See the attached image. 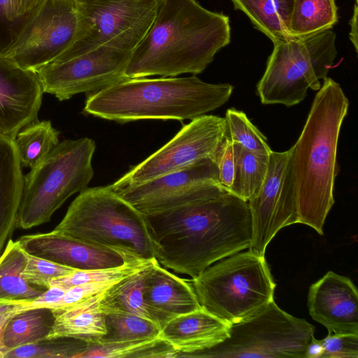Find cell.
Segmentation results:
<instances>
[{"label":"cell","mask_w":358,"mask_h":358,"mask_svg":"<svg viewBox=\"0 0 358 358\" xmlns=\"http://www.w3.org/2000/svg\"><path fill=\"white\" fill-rule=\"evenodd\" d=\"M144 217L159 264L192 278L251 245L248 201L224 187L196 202Z\"/></svg>","instance_id":"6da1fadb"},{"label":"cell","mask_w":358,"mask_h":358,"mask_svg":"<svg viewBox=\"0 0 358 358\" xmlns=\"http://www.w3.org/2000/svg\"><path fill=\"white\" fill-rule=\"evenodd\" d=\"M229 18L196 0H160L155 17L132 52L128 78L196 75L230 43Z\"/></svg>","instance_id":"7a4b0ae2"},{"label":"cell","mask_w":358,"mask_h":358,"mask_svg":"<svg viewBox=\"0 0 358 358\" xmlns=\"http://www.w3.org/2000/svg\"><path fill=\"white\" fill-rule=\"evenodd\" d=\"M317 91L303 129L290 148L298 223L322 235L334 204L337 145L349 101L331 78L324 79Z\"/></svg>","instance_id":"3957f363"},{"label":"cell","mask_w":358,"mask_h":358,"mask_svg":"<svg viewBox=\"0 0 358 358\" xmlns=\"http://www.w3.org/2000/svg\"><path fill=\"white\" fill-rule=\"evenodd\" d=\"M234 87L189 77L127 78L94 92L83 112L126 123L141 120H192L224 105Z\"/></svg>","instance_id":"277c9868"},{"label":"cell","mask_w":358,"mask_h":358,"mask_svg":"<svg viewBox=\"0 0 358 358\" xmlns=\"http://www.w3.org/2000/svg\"><path fill=\"white\" fill-rule=\"evenodd\" d=\"M53 231L141 259H156L144 215L109 186L80 192Z\"/></svg>","instance_id":"5b68a950"},{"label":"cell","mask_w":358,"mask_h":358,"mask_svg":"<svg viewBox=\"0 0 358 358\" xmlns=\"http://www.w3.org/2000/svg\"><path fill=\"white\" fill-rule=\"evenodd\" d=\"M189 281L201 307L231 325L274 301L276 285L264 255L250 249L217 261Z\"/></svg>","instance_id":"8992f818"},{"label":"cell","mask_w":358,"mask_h":358,"mask_svg":"<svg viewBox=\"0 0 358 358\" xmlns=\"http://www.w3.org/2000/svg\"><path fill=\"white\" fill-rule=\"evenodd\" d=\"M94 141L87 137L62 141L24 176L17 228L49 222L73 194L87 188L93 178Z\"/></svg>","instance_id":"52a82bcc"},{"label":"cell","mask_w":358,"mask_h":358,"mask_svg":"<svg viewBox=\"0 0 358 358\" xmlns=\"http://www.w3.org/2000/svg\"><path fill=\"white\" fill-rule=\"evenodd\" d=\"M336 37L329 29L273 43L257 85L261 102L290 107L301 102L308 89L319 90L337 55Z\"/></svg>","instance_id":"ba28073f"},{"label":"cell","mask_w":358,"mask_h":358,"mask_svg":"<svg viewBox=\"0 0 358 358\" xmlns=\"http://www.w3.org/2000/svg\"><path fill=\"white\" fill-rule=\"evenodd\" d=\"M314 332V326L273 301L251 317L231 324L224 342L189 357L303 358Z\"/></svg>","instance_id":"9c48e42d"},{"label":"cell","mask_w":358,"mask_h":358,"mask_svg":"<svg viewBox=\"0 0 358 358\" xmlns=\"http://www.w3.org/2000/svg\"><path fill=\"white\" fill-rule=\"evenodd\" d=\"M160 0L78 2L79 22L73 43L54 60L73 57L106 45L132 52L149 30Z\"/></svg>","instance_id":"30bf717a"},{"label":"cell","mask_w":358,"mask_h":358,"mask_svg":"<svg viewBox=\"0 0 358 358\" xmlns=\"http://www.w3.org/2000/svg\"><path fill=\"white\" fill-rule=\"evenodd\" d=\"M226 130L224 117L206 114L195 117L164 146L110 185L120 187L141 184L215 157Z\"/></svg>","instance_id":"8fae6325"},{"label":"cell","mask_w":358,"mask_h":358,"mask_svg":"<svg viewBox=\"0 0 358 358\" xmlns=\"http://www.w3.org/2000/svg\"><path fill=\"white\" fill-rule=\"evenodd\" d=\"M110 188L143 215L203 199L223 187L215 157L134 185Z\"/></svg>","instance_id":"7c38bea8"},{"label":"cell","mask_w":358,"mask_h":358,"mask_svg":"<svg viewBox=\"0 0 358 358\" xmlns=\"http://www.w3.org/2000/svg\"><path fill=\"white\" fill-rule=\"evenodd\" d=\"M131 53L103 45L73 57L53 60L36 72L43 92L62 101L127 79L125 71Z\"/></svg>","instance_id":"4fadbf2b"},{"label":"cell","mask_w":358,"mask_h":358,"mask_svg":"<svg viewBox=\"0 0 358 358\" xmlns=\"http://www.w3.org/2000/svg\"><path fill=\"white\" fill-rule=\"evenodd\" d=\"M248 203L252 219L249 249L264 255L268 243L282 228L299 222L291 148L270 153L265 179Z\"/></svg>","instance_id":"5bb4252c"},{"label":"cell","mask_w":358,"mask_h":358,"mask_svg":"<svg viewBox=\"0 0 358 358\" xmlns=\"http://www.w3.org/2000/svg\"><path fill=\"white\" fill-rule=\"evenodd\" d=\"M78 22L76 0H44L6 57L36 71L73 43Z\"/></svg>","instance_id":"9a60e30c"},{"label":"cell","mask_w":358,"mask_h":358,"mask_svg":"<svg viewBox=\"0 0 358 358\" xmlns=\"http://www.w3.org/2000/svg\"><path fill=\"white\" fill-rule=\"evenodd\" d=\"M43 93L36 71L0 57V135L14 140L22 129L37 120Z\"/></svg>","instance_id":"2e32d148"},{"label":"cell","mask_w":358,"mask_h":358,"mask_svg":"<svg viewBox=\"0 0 358 358\" xmlns=\"http://www.w3.org/2000/svg\"><path fill=\"white\" fill-rule=\"evenodd\" d=\"M18 241L29 254L80 270L117 267L138 259L127 252L88 243L55 231L24 235Z\"/></svg>","instance_id":"e0dca14e"},{"label":"cell","mask_w":358,"mask_h":358,"mask_svg":"<svg viewBox=\"0 0 358 358\" xmlns=\"http://www.w3.org/2000/svg\"><path fill=\"white\" fill-rule=\"evenodd\" d=\"M307 306L329 334H358V292L348 277L328 271L310 287Z\"/></svg>","instance_id":"ac0fdd59"},{"label":"cell","mask_w":358,"mask_h":358,"mask_svg":"<svg viewBox=\"0 0 358 358\" xmlns=\"http://www.w3.org/2000/svg\"><path fill=\"white\" fill-rule=\"evenodd\" d=\"M143 299L151 320L162 328L172 319L201 308L194 289L155 259L144 280Z\"/></svg>","instance_id":"d6986e66"},{"label":"cell","mask_w":358,"mask_h":358,"mask_svg":"<svg viewBox=\"0 0 358 358\" xmlns=\"http://www.w3.org/2000/svg\"><path fill=\"white\" fill-rule=\"evenodd\" d=\"M231 326L201 307L168 322L159 337L179 352L178 357H189L224 342L229 337Z\"/></svg>","instance_id":"ffe728a7"},{"label":"cell","mask_w":358,"mask_h":358,"mask_svg":"<svg viewBox=\"0 0 358 358\" xmlns=\"http://www.w3.org/2000/svg\"><path fill=\"white\" fill-rule=\"evenodd\" d=\"M14 141L0 135V255L17 228L24 176Z\"/></svg>","instance_id":"44dd1931"},{"label":"cell","mask_w":358,"mask_h":358,"mask_svg":"<svg viewBox=\"0 0 358 358\" xmlns=\"http://www.w3.org/2000/svg\"><path fill=\"white\" fill-rule=\"evenodd\" d=\"M103 292L76 304L51 309L55 322L46 338H74L96 343L106 334V314L99 303Z\"/></svg>","instance_id":"7402d4cb"},{"label":"cell","mask_w":358,"mask_h":358,"mask_svg":"<svg viewBox=\"0 0 358 358\" xmlns=\"http://www.w3.org/2000/svg\"><path fill=\"white\" fill-rule=\"evenodd\" d=\"M26 263V252L18 240L10 239L0 255V303L27 306L43 293L22 278Z\"/></svg>","instance_id":"603a6c76"},{"label":"cell","mask_w":358,"mask_h":358,"mask_svg":"<svg viewBox=\"0 0 358 358\" xmlns=\"http://www.w3.org/2000/svg\"><path fill=\"white\" fill-rule=\"evenodd\" d=\"M256 29L273 43L292 38L289 23L294 0H231Z\"/></svg>","instance_id":"cb8c5ba5"},{"label":"cell","mask_w":358,"mask_h":358,"mask_svg":"<svg viewBox=\"0 0 358 358\" xmlns=\"http://www.w3.org/2000/svg\"><path fill=\"white\" fill-rule=\"evenodd\" d=\"M54 322V313L48 308L28 309L14 315L8 322L3 334L6 355L18 347L45 339Z\"/></svg>","instance_id":"d4e9b609"},{"label":"cell","mask_w":358,"mask_h":358,"mask_svg":"<svg viewBox=\"0 0 358 358\" xmlns=\"http://www.w3.org/2000/svg\"><path fill=\"white\" fill-rule=\"evenodd\" d=\"M152 262L122 278L103 292L99 303L105 314L130 313L151 320L143 299V287L145 275Z\"/></svg>","instance_id":"484cf974"},{"label":"cell","mask_w":358,"mask_h":358,"mask_svg":"<svg viewBox=\"0 0 358 358\" xmlns=\"http://www.w3.org/2000/svg\"><path fill=\"white\" fill-rule=\"evenodd\" d=\"M59 135L50 120H37L22 129L13 140L21 166L38 165L59 144Z\"/></svg>","instance_id":"4316f807"},{"label":"cell","mask_w":358,"mask_h":358,"mask_svg":"<svg viewBox=\"0 0 358 358\" xmlns=\"http://www.w3.org/2000/svg\"><path fill=\"white\" fill-rule=\"evenodd\" d=\"M337 20L335 0H294L289 34L292 38L322 31L331 29Z\"/></svg>","instance_id":"83f0119b"},{"label":"cell","mask_w":358,"mask_h":358,"mask_svg":"<svg viewBox=\"0 0 358 358\" xmlns=\"http://www.w3.org/2000/svg\"><path fill=\"white\" fill-rule=\"evenodd\" d=\"M179 352L159 337L115 343L88 342L87 348L78 358L88 357H178Z\"/></svg>","instance_id":"f1b7e54d"},{"label":"cell","mask_w":358,"mask_h":358,"mask_svg":"<svg viewBox=\"0 0 358 358\" xmlns=\"http://www.w3.org/2000/svg\"><path fill=\"white\" fill-rule=\"evenodd\" d=\"M234 178L231 192L248 201L263 183L268 166L269 155H257L233 142Z\"/></svg>","instance_id":"f546056e"},{"label":"cell","mask_w":358,"mask_h":358,"mask_svg":"<svg viewBox=\"0 0 358 358\" xmlns=\"http://www.w3.org/2000/svg\"><path fill=\"white\" fill-rule=\"evenodd\" d=\"M105 320L106 334L94 343L154 338L159 337L161 331V328L152 320L130 313H107Z\"/></svg>","instance_id":"4dcf8cb0"},{"label":"cell","mask_w":358,"mask_h":358,"mask_svg":"<svg viewBox=\"0 0 358 358\" xmlns=\"http://www.w3.org/2000/svg\"><path fill=\"white\" fill-rule=\"evenodd\" d=\"M88 342L74 338H45L8 351L5 358H78Z\"/></svg>","instance_id":"1f68e13d"},{"label":"cell","mask_w":358,"mask_h":358,"mask_svg":"<svg viewBox=\"0 0 358 358\" xmlns=\"http://www.w3.org/2000/svg\"><path fill=\"white\" fill-rule=\"evenodd\" d=\"M224 118L227 131L234 143L257 155H270L272 150L266 137L250 122L245 113L233 108H229Z\"/></svg>","instance_id":"d6a6232c"},{"label":"cell","mask_w":358,"mask_h":358,"mask_svg":"<svg viewBox=\"0 0 358 358\" xmlns=\"http://www.w3.org/2000/svg\"><path fill=\"white\" fill-rule=\"evenodd\" d=\"M154 259L143 260L136 259L126 262L122 266L92 270L77 269L71 273L53 278L50 281V287L54 285L68 289L72 286L89 282L117 281L144 268L150 265Z\"/></svg>","instance_id":"836d02e7"},{"label":"cell","mask_w":358,"mask_h":358,"mask_svg":"<svg viewBox=\"0 0 358 358\" xmlns=\"http://www.w3.org/2000/svg\"><path fill=\"white\" fill-rule=\"evenodd\" d=\"M27 22L18 15L15 0H0V57H6Z\"/></svg>","instance_id":"e575fe53"},{"label":"cell","mask_w":358,"mask_h":358,"mask_svg":"<svg viewBox=\"0 0 358 358\" xmlns=\"http://www.w3.org/2000/svg\"><path fill=\"white\" fill-rule=\"evenodd\" d=\"M26 255L27 263L22 275V278L33 286H38L47 289L50 287V281L53 278L77 270L27 252Z\"/></svg>","instance_id":"d590c367"},{"label":"cell","mask_w":358,"mask_h":358,"mask_svg":"<svg viewBox=\"0 0 358 358\" xmlns=\"http://www.w3.org/2000/svg\"><path fill=\"white\" fill-rule=\"evenodd\" d=\"M324 348L322 358H358V334H334L320 340Z\"/></svg>","instance_id":"8d00e7d4"},{"label":"cell","mask_w":358,"mask_h":358,"mask_svg":"<svg viewBox=\"0 0 358 358\" xmlns=\"http://www.w3.org/2000/svg\"><path fill=\"white\" fill-rule=\"evenodd\" d=\"M117 281L89 282L72 286L66 290L63 298L50 309L62 308L80 303L106 290Z\"/></svg>","instance_id":"74e56055"},{"label":"cell","mask_w":358,"mask_h":358,"mask_svg":"<svg viewBox=\"0 0 358 358\" xmlns=\"http://www.w3.org/2000/svg\"><path fill=\"white\" fill-rule=\"evenodd\" d=\"M217 166L220 184L229 191L234 178V159L233 141L227 130L215 155Z\"/></svg>","instance_id":"f35d334b"},{"label":"cell","mask_w":358,"mask_h":358,"mask_svg":"<svg viewBox=\"0 0 358 358\" xmlns=\"http://www.w3.org/2000/svg\"><path fill=\"white\" fill-rule=\"evenodd\" d=\"M67 289L59 286L51 285L46 291L30 301L27 306H23L22 310L36 308H51L52 306L59 302L64 296Z\"/></svg>","instance_id":"ab89813d"},{"label":"cell","mask_w":358,"mask_h":358,"mask_svg":"<svg viewBox=\"0 0 358 358\" xmlns=\"http://www.w3.org/2000/svg\"><path fill=\"white\" fill-rule=\"evenodd\" d=\"M23 304L14 305L0 313V358H4L6 351L3 344V334L8 322L16 314L22 312Z\"/></svg>","instance_id":"60d3db41"},{"label":"cell","mask_w":358,"mask_h":358,"mask_svg":"<svg viewBox=\"0 0 358 358\" xmlns=\"http://www.w3.org/2000/svg\"><path fill=\"white\" fill-rule=\"evenodd\" d=\"M324 353V348L320 341L315 337L307 345L303 358H322Z\"/></svg>","instance_id":"b9f144b4"},{"label":"cell","mask_w":358,"mask_h":358,"mask_svg":"<svg viewBox=\"0 0 358 358\" xmlns=\"http://www.w3.org/2000/svg\"><path fill=\"white\" fill-rule=\"evenodd\" d=\"M357 13H358V9H357V3L354 6V12L352 17L350 20V24L351 26L350 32V39L351 42L352 43L356 52H357L358 50V43H357Z\"/></svg>","instance_id":"7bdbcfd3"},{"label":"cell","mask_w":358,"mask_h":358,"mask_svg":"<svg viewBox=\"0 0 358 358\" xmlns=\"http://www.w3.org/2000/svg\"><path fill=\"white\" fill-rule=\"evenodd\" d=\"M16 305H20V304H16ZM14 305H12V304H6V303H0V313L10 308L11 306H13Z\"/></svg>","instance_id":"ee69618b"},{"label":"cell","mask_w":358,"mask_h":358,"mask_svg":"<svg viewBox=\"0 0 358 358\" xmlns=\"http://www.w3.org/2000/svg\"><path fill=\"white\" fill-rule=\"evenodd\" d=\"M76 1L80 3H84V2L94 1V0H76Z\"/></svg>","instance_id":"f6af8a7d"},{"label":"cell","mask_w":358,"mask_h":358,"mask_svg":"<svg viewBox=\"0 0 358 358\" xmlns=\"http://www.w3.org/2000/svg\"><path fill=\"white\" fill-rule=\"evenodd\" d=\"M356 1H357V0H356Z\"/></svg>","instance_id":"bcb514c9"}]
</instances>
